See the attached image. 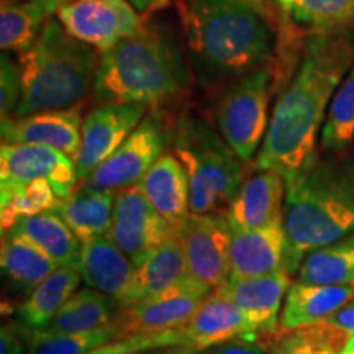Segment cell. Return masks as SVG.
I'll return each instance as SVG.
<instances>
[{
	"label": "cell",
	"mask_w": 354,
	"mask_h": 354,
	"mask_svg": "<svg viewBox=\"0 0 354 354\" xmlns=\"http://www.w3.org/2000/svg\"><path fill=\"white\" fill-rule=\"evenodd\" d=\"M354 64V28L312 33L289 81L277 92L268 133L253 169L294 179L315 158L331 100Z\"/></svg>",
	"instance_id": "1"
},
{
	"label": "cell",
	"mask_w": 354,
	"mask_h": 354,
	"mask_svg": "<svg viewBox=\"0 0 354 354\" xmlns=\"http://www.w3.org/2000/svg\"><path fill=\"white\" fill-rule=\"evenodd\" d=\"M180 19L190 69L205 88L274 69L282 53L294 46V35L279 37L264 0H183Z\"/></svg>",
	"instance_id": "2"
},
{
	"label": "cell",
	"mask_w": 354,
	"mask_h": 354,
	"mask_svg": "<svg viewBox=\"0 0 354 354\" xmlns=\"http://www.w3.org/2000/svg\"><path fill=\"white\" fill-rule=\"evenodd\" d=\"M323 153L286 183L282 220L292 274L310 251L354 232V153Z\"/></svg>",
	"instance_id": "3"
},
{
	"label": "cell",
	"mask_w": 354,
	"mask_h": 354,
	"mask_svg": "<svg viewBox=\"0 0 354 354\" xmlns=\"http://www.w3.org/2000/svg\"><path fill=\"white\" fill-rule=\"evenodd\" d=\"M189 87L184 57L169 35L153 25L100 53L94 79L95 100L159 107Z\"/></svg>",
	"instance_id": "4"
},
{
	"label": "cell",
	"mask_w": 354,
	"mask_h": 354,
	"mask_svg": "<svg viewBox=\"0 0 354 354\" xmlns=\"http://www.w3.org/2000/svg\"><path fill=\"white\" fill-rule=\"evenodd\" d=\"M97 53L66 32L59 20H48L33 46L19 55L21 99L12 117L77 107L94 88Z\"/></svg>",
	"instance_id": "5"
},
{
	"label": "cell",
	"mask_w": 354,
	"mask_h": 354,
	"mask_svg": "<svg viewBox=\"0 0 354 354\" xmlns=\"http://www.w3.org/2000/svg\"><path fill=\"white\" fill-rule=\"evenodd\" d=\"M167 146L189 177L190 214L205 215L227 209L248 177L241 161L209 123L192 115L167 122Z\"/></svg>",
	"instance_id": "6"
},
{
	"label": "cell",
	"mask_w": 354,
	"mask_h": 354,
	"mask_svg": "<svg viewBox=\"0 0 354 354\" xmlns=\"http://www.w3.org/2000/svg\"><path fill=\"white\" fill-rule=\"evenodd\" d=\"M274 94V71L263 68L228 82L216 97L215 128L241 161H253L263 146L271 120L269 104Z\"/></svg>",
	"instance_id": "7"
},
{
	"label": "cell",
	"mask_w": 354,
	"mask_h": 354,
	"mask_svg": "<svg viewBox=\"0 0 354 354\" xmlns=\"http://www.w3.org/2000/svg\"><path fill=\"white\" fill-rule=\"evenodd\" d=\"M212 290L214 289L209 286L185 276L169 289L120 307L113 320L117 338L180 330L187 325Z\"/></svg>",
	"instance_id": "8"
},
{
	"label": "cell",
	"mask_w": 354,
	"mask_h": 354,
	"mask_svg": "<svg viewBox=\"0 0 354 354\" xmlns=\"http://www.w3.org/2000/svg\"><path fill=\"white\" fill-rule=\"evenodd\" d=\"M167 146V122L158 112L148 113L138 128L79 184L122 190L143 179Z\"/></svg>",
	"instance_id": "9"
},
{
	"label": "cell",
	"mask_w": 354,
	"mask_h": 354,
	"mask_svg": "<svg viewBox=\"0 0 354 354\" xmlns=\"http://www.w3.org/2000/svg\"><path fill=\"white\" fill-rule=\"evenodd\" d=\"M56 15L66 32L99 53L138 35L148 25L128 0H69Z\"/></svg>",
	"instance_id": "10"
},
{
	"label": "cell",
	"mask_w": 354,
	"mask_h": 354,
	"mask_svg": "<svg viewBox=\"0 0 354 354\" xmlns=\"http://www.w3.org/2000/svg\"><path fill=\"white\" fill-rule=\"evenodd\" d=\"M190 277L218 289L232 276L233 230L225 214H190L177 230Z\"/></svg>",
	"instance_id": "11"
},
{
	"label": "cell",
	"mask_w": 354,
	"mask_h": 354,
	"mask_svg": "<svg viewBox=\"0 0 354 354\" xmlns=\"http://www.w3.org/2000/svg\"><path fill=\"white\" fill-rule=\"evenodd\" d=\"M176 234L177 228L154 209L136 185L117 190L112 228L107 236L135 266Z\"/></svg>",
	"instance_id": "12"
},
{
	"label": "cell",
	"mask_w": 354,
	"mask_h": 354,
	"mask_svg": "<svg viewBox=\"0 0 354 354\" xmlns=\"http://www.w3.org/2000/svg\"><path fill=\"white\" fill-rule=\"evenodd\" d=\"M35 179H46L63 201L77 187L74 159L59 149L43 145L2 143L0 148V190H8Z\"/></svg>",
	"instance_id": "13"
},
{
	"label": "cell",
	"mask_w": 354,
	"mask_h": 354,
	"mask_svg": "<svg viewBox=\"0 0 354 354\" xmlns=\"http://www.w3.org/2000/svg\"><path fill=\"white\" fill-rule=\"evenodd\" d=\"M148 109L140 104H104L84 118L81 148L74 158L79 183L86 180L138 128Z\"/></svg>",
	"instance_id": "14"
},
{
	"label": "cell",
	"mask_w": 354,
	"mask_h": 354,
	"mask_svg": "<svg viewBox=\"0 0 354 354\" xmlns=\"http://www.w3.org/2000/svg\"><path fill=\"white\" fill-rule=\"evenodd\" d=\"M290 279L289 269H281L268 276L230 279L218 289L245 313L256 336H271L279 330L282 300L292 286Z\"/></svg>",
	"instance_id": "15"
},
{
	"label": "cell",
	"mask_w": 354,
	"mask_h": 354,
	"mask_svg": "<svg viewBox=\"0 0 354 354\" xmlns=\"http://www.w3.org/2000/svg\"><path fill=\"white\" fill-rule=\"evenodd\" d=\"M81 109H56L2 120V143L43 145L76 158L81 148Z\"/></svg>",
	"instance_id": "16"
},
{
	"label": "cell",
	"mask_w": 354,
	"mask_h": 354,
	"mask_svg": "<svg viewBox=\"0 0 354 354\" xmlns=\"http://www.w3.org/2000/svg\"><path fill=\"white\" fill-rule=\"evenodd\" d=\"M284 201V176L272 169H253L225 209V215L236 228H264L282 220Z\"/></svg>",
	"instance_id": "17"
},
{
	"label": "cell",
	"mask_w": 354,
	"mask_h": 354,
	"mask_svg": "<svg viewBox=\"0 0 354 354\" xmlns=\"http://www.w3.org/2000/svg\"><path fill=\"white\" fill-rule=\"evenodd\" d=\"M189 346L203 351L238 338L256 339L245 313L220 289H214L203 299L189 323L180 328Z\"/></svg>",
	"instance_id": "18"
},
{
	"label": "cell",
	"mask_w": 354,
	"mask_h": 354,
	"mask_svg": "<svg viewBox=\"0 0 354 354\" xmlns=\"http://www.w3.org/2000/svg\"><path fill=\"white\" fill-rule=\"evenodd\" d=\"M232 230L230 279L259 277L289 269L284 220L258 230H243L232 225Z\"/></svg>",
	"instance_id": "19"
},
{
	"label": "cell",
	"mask_w": 354,
	"mask_h": 354,
	"mask_svg": "<svg viewBox=\"0 0 354 354\" xmlns=\"http://www.w3.org/2000/svg\"><path fill=\"white\" fill-rule=\"evenodd\" d=\"M136 187L177 230L190 216L187 171L172 153L162 154Z\"/></svg>",
	"instance_id": "20"
},
{
	"label": "cell",
	"mask_w": 354,
	"mask_h": 354,
	"mask_svg": "<svg viewBox=\"0 0 354 354\" xmlns=\"http://www.w3.org/2000/svg\"><path fill=\"white\" fill-rule=\"evenodd\" d=\"M77 271L87 287L120 302L135 274V263L105 234L82 243Z\"/></svg>",
	"instance_id": "21"
},
{
	"label": "cell",
	"mask_w": 354,
	"mask_h": 354,
	"mask_svg": "<svg viewBox=\"0 0 354 354\" xmlns=\"http://www.w3.org/2000/svg\"><path fill=\"white\" fill-rule=\"evenodd\" d=\"M354 299V282L342 286H320L294 282L287 290L279 328L294 330L299 326L325 322Z\"/></svg>",
	"instance_id": "22"
},
{
	"label": "cell",
	"mask_w": 354,
	"mask_h": 354,
	"mask_svg": "<svg viewBox=\"0 0 354 354\" xmlns=\"http://www.w3.org/2000/svg\"><path fill=\"white\" fill-rule=\"evenodd\" d=\"M117 192L81 184L53 210L63 218L81 243L105 236L112 228Z\"/></svg>",
	"instance_id": "23"
},
{
	"label": "cell",
	"mask_w": 354,
	"mask_h": 354,
	"mask_svg": "<svg viewBox=\"0 0 354 354\" xmlns=\"http://www.w3.org/2000/svg\"><path fill=\"white\" fill-rule=\"evenodd\" d=\"M189 276L179 233L153 251L148 258L135 266V274L120 300L122 307L140 302L169 289Z\"/></svg>",
	"instance_id": "24"
},
{
	"label": "cell",
	"mask_w": 354,
	"mask_h": 354,
	"mask_svg": "<svg viewBox=\"0 0 354 354\" xmlns=\"http://www.w3.org/2000/svg\"><path fill=\"white\" fill-rule=\"evenodd\" d=\"M6 233L19 234L33 243L57 266L77 269L82 243L55 210L24 216L17 220Z\"/></svg>",
	"instance_id": "25"
},
{
	"label": "cell",
	"mask_w": 354,
	"mask_h": 354,
	"mask_svg": "<svg viewBox=\"0 0 354 354\" xmlns=\"http://www.w3.org/2000/svg\"><path fill=\"white\" fill-rule=\"evenodd\" d=\"M0 266L13 289L30 295L59 266L38 246L13 233H2Z\"/></svg>",
	"instance_id": "26"
},
{
	"label": "cell",
	"mask_w": 354,
	"mask_h": 354,
	"mask_svg": "<svg viewBox=\"0 0 354 354\" xmlns=\"http://www.w3.org/2000/svg\"><path fill=\"white\" fill-rule=\"evenodd\" d=\"M120 302L112 295L86 287L77 289L46 326L53 333H81L110 325L120 310Z\"/></svg>",
	"instance_id": "27"
},
{
	"label": "cell",
	"mask_w": 354,
	"mask_h": 354,
	"mask_svg": "<svg viewBox=\"0 0 354 354\" xmlns=\"http://www.w3.org/2000/svg\"><path fill=\"white\" fill-rule=\"evenodd\" d=\"M77 269L59 266L17 307L19 323L26 328L43 330L81 286Z\"/></svg>",
	"instance_id": "28"
},
{
	"label": "cell",
	"mask_w": 354,
	"mask_h": 354,
	"mask_svg": "<svg viewBox=\"0 0 354 354\" xmlns=\"http://www.w3.org/2000/svg\"><path fill=\"white\" fill-rule=\"evenodd\" d=\"M299 281L342 286L354 282V232L330 245L310 251L300 263Z\"/></svg>",
	"instance_id": "29"
},
{
	"label": "cell",
	"mask_w": 354,
	"mask_h": 354,
	"mask_svg": "<svg viewBox=\"0 0 354 354\" xmlns=\"http://www.w3.org/2000/svg\"><path fill=\"white\" fill-rule=\"evenodd\" d=\"M290 24L308 35L353 28L354 0H276Z\"/></svg>",
	"instance_id": "30"
},
{
	"label": "cell",
	"mask_w": 354,
	"mask_h": 354,
	"mask_svg": "<svg viewBox=\"0 0 354 354\" xmlns=\"http://www.w3.org/2000/svg\"><path fill=\"white\" fill-rule=\"evenodd\" d=\"M41 8L28 0L0 2V46L2 51L25 53L33 46L43 25L50 20Z\"/></svg>",
	"instance_id": "31"
},
{
	"label": "cell",
	"mask_w": 354,
	"mask_h": 354,
	"mask_svg": "<svg viewBox=\"0 0 354 354\" xmlns=\"http://www.w3.org/2000/svg\"><path fill=\"white\" fill-rule=\"evenodd\" d=\"M21 333L26 343V354H86L118 339L113 322L104 328L81 333H53L21 325Z\"/></svg>",
	"instance_id": "32"
},
{
	"label": "cell",
	"mask_w": 354,
	"mask_h": 354,
	"mask_svg": "<svg viewBox=\"0 0 354 354\" xmlns=\"http://www.w3.org/2000/svg\"><path fill=\"white\" fill-rule=\"evenodd\" d=\"M351 333L339 328L328 320L282 330L272 343L276 354H339L348 343Z\"/></svg>",
	"instance_id": "33"
},
{
	"label": "cell",
	"mask_w": 354,
	"mask_h": 354,
	"mask_svg": "<svg viewBox=\"0 0 354 354\" xmlns=\"http://www.w3.org/2000/svg\"><path fill=\"white\" fill-rule=\"evenodd\" d=\"M59 202L55 189L46 179H35L8 190H0V223L2 233L24 216L53 210Z\"/></svg>",
	"instance_id": "34"
},
{
	"label": "cell",
	"mask_w": 354,
	"mask_h": 354,
	"mask_svg": "<svg viewBox=\"0 0 354 354\" xmlns=\"http://www.w3.org/2000/svg\"><path fill=\"white\" fill-rule=\"evenodd\" d=\"M354 141V64L331 100L322 128L323 151H344Z\"/></svg>",
	"instance_id": "35"
},
{
	"label": "cell",
	"mask_w": 354,
	"mask_h": 354,
	"mask_svg": "<svg viewBox=\"0 0 354 354\" xmlns=\"http://www.w3.org/2000/svg\"><path fill=\"white\" fill-rule=\"evenodd\" d=\"M169 344H185L180 330L165 331V333L156 335H140L128 336V338L115 339L112 343L104 344V346L92 349L86 354H133L143 353L148 349L169 346Z\"/></svg>",
	"instance_id": "36"
},
{
	"label": "cell",
	"mask_w": 354,
	"mask_h": 354,
	"mask_svg": "<svg viewBox=\"0 0 354 354\" xmlns=\"http://www.w3.org/2000/svg\"><path fill=\"white\" fill-rule=\"evenodd\" d=\"M21 99V77L19 63H13L10 56L3 51L0 59V113L3 118L17 112Z\"/></svg>",
	"instance_id": "37"
},
{
	"label": "cell",
	"mask_w": 354,
	"mask_h": 354,
	"mask_svg": "<svg viewBox=\"0 0 354 354\" xmlns=\"http://www.w3.org/2000/svg\"><path fill=\"white\" fill-rule=\"evenodd\" d=\"M0 354H26V343L20 323L2 325L0 333Z\"/></svg>",
	"instance_id": "38"
},
{
	"label": "cell",
	"mask_w": 354,
	"mask_h": 354,
	"mask_svg": "<svg viewBox=\"0 0 354 354\" xmlns=\"http://www.w3.org/2000/svg\"><path fill=\"white\" fill-rule=\"evenodd\" d=\"M198 354H266V349L256 339L238 338L233 342L216 344L214 348L203 349Z\"/></svg>",
	"instance_id": "39"
},
{
	"label": "cell",
	"mask_w": 354,
	"mask_h": 354,
	"mask_svg": "<svg viewBox=\"0 0 354 354\" xmlns=\"http://www.w3.org/2000/svg\"><path fill=\"white\" fill-rule=\"evenodd\" d=\"M330 323L354 335V299L328 318Z\"/></svg>",
	"instance_id": "40"
},
{
	"label": "cell",
	"mask_w": 354,
	"mask_h": 354,
	"mask_svg": "<svg viewBox=\"0 0 354 354\" xmlns=\"http://www.w3.org/2000/svg\"><path fill=\"white\" fill-rule=\"evenodd\" d=\"M128 2L136 8V12H140L141 15L146 17L149 13L169 7L174 0H128Z\"/></svg>",
	"instance_id": "41"
},
{
	"label": "cell",
	"mask_w": 354,
	"mask_h": 354,
	"mask_svg": "<svg viewBox=\"0 0 354 354\" xmlns=\"http://www.w3.org/2000/svg\"><path fill=\"white\" fill-rule=\"evenodd\" d=\"M198 353H201L198 349L189 346V344H169V346L148 349V351H143L141 354H198Z\"/></svg>",
	"instance_id": "42"
},
{
	"label": "cell",
	"mask_w": 354,
	"mask_h": 354,
	"mask_svg": "<svg viewBox=\"0 0 354 354\" xmlns=\"http://www.w3.org/2000/svg\"><path fill=\"white\" fill-rule=\"evenodd\" d=\"M28 2L38 6L44 13H46L48 17H53V15H56V13L59 12V8L66 6L69 0H28Z\"/></svg>",
	"instance_id": "43"
},
{
	"label": "cell",
	"mask_w": 354,
	"mask_h": 354,
	"mask_svg": "<svg viewBox=\"0 0 354 354\" xmlns=\"http://www.w3.org/2000/svg\"><path fill=\"white\" fill-rule=\"evenodd\" d=\"M339 354H354V335L349 336L348 343L344 344V348L342 349V353Z\"/></svg>",
	"instance_id": "44"
},
{
	"label": "cell",
	"mask_w": 354,
	"mask_h": 354,
	"mask_svg": "<svg viewBox=\"0 0 354 354\" xmlns=\"http://www.w3.org/2000/svg\"><path fill=\"white\" fill-rule=\"evenodd\" d=\"M133 354H141V353H133Z\"/></svg>",
	"instance_id": "45"
},
{
	"label": "cell",
	"mask_w": 354,
	"mask_h": 354,
	"mask_svg": "<svg viewBox=\"0 0 354 354\" xmlns=\"http://www.w3.org/2000/svg\"><path fill=\"white\" fill-rule=\"evenodd\" d=\"M271 354H276V353H271Z\"/></svg>",
	"instance_id": "46"
}]
</instances>
